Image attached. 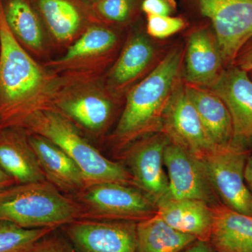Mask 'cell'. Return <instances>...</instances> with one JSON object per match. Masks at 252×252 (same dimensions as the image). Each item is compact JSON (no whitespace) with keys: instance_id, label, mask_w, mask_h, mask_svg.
Returning a JSON list of instances; mask_svg holds the SVG:
<instances>
[{"instance_id":"f1b7e54d","label":"cell","mask_w":252,"mask_h":252,"mask_svg":"<svg viewBox=\"0 0 252 252\" xmlns=\"http://www.w3.org/2000/svg\"><path fill=\"white\" fill-rule=\"evenodd\" d=\"M146 14L170 16L175 11V0H144L141 5Z\"/></svg>"},{"instance_id":"3957f363","label":"cell","mask_w":252,"mask_h":252,"mask_svg":"<svg viewBox=\"0 0 252 252\" xmlns=\"http://www.w3.org/2000/svg\"><path fill=\"white\" fill-rule=\"evenodd\" d=\"M22 127L28 133L42 136L62 149L81 169L88 187L104 182L133 186L130 172L125 167L102 155L77 126L56 109L35 113Z\"/></svg>"},{"instance_id":"836d02e7","label":"cell","mask_w":252,"mask_h":252,"mask_svg":"<svg viewBox=\"0 0 252 252\" xmlns=\"http://www.w3.org/2000/svg\"><path fill=\"white\" fill-rule=\"evenodd\" d=\"M90 1L92 4H94V3L97 2V1H99V0H90Z\"/></svg>"},{"instance_id":"30bf717a","label":"cell","mask_w":252,"mask_h":252,"mask_svg":"<svg viewBox=\"0 0 252 252\" xmlns=\"http://www.w3.org/2000/svg\"><path fill=\"white\" fill-rule=\"evenodd\" d=\"M212 22L225 67L231 65L252 38V0H198Z\"/></svg>"},{"instance_id":"1f68e13d","label":"cell","mask_w":252,"mask_h":252,"mask_svg":"<svg viewBox=\"0 0 252 252\" xmlns=\"http://www.w3.org/2000/svg\"><path fill=\"white\" fill-rule=\"evenodd\" d=\"M15 185L14 180L0 166V192Z\"/></svg>"},{"instance_id":"7c38bea8","label":"cell","mask_w":252,"mask_h":252,"mask_svg":"<svg viewBox=\"0 0 252 252\" xmlns=\"http://www.w3.org/2000/svg\"><path fill=\"white\" fill-rule=\"evenodd\" d=\"M170 142L162 132L145 136L124 149L133 186L157 204L168 193V177L164 170V152Z\"/></svg>"},{"instance_id":"d590c367","label":"cell","mask_w":252,"mask_h":252,"mask_svg":"<svg viewBox=\"0 0 252 252\" xmlns=\"http://www.w3.org/2000/svg\"><path fill=\"white\" fill-rule=\"evenodd\" d=\"M249 73H250V74H251V75H252V72H249Z\"/></svg>"},{"instance_id":"7402d4cb","label":"cell","mask_w":252,"mask_h":252,"mask_svg":"<svg viewBox=\"0 0 252 252\" xmlns=\"http://www.w3.org/2000/svg\"><path fill=\"white\" fill-rule=\"evenodd\" d=\"M210 242L217 252H252V216L222 203L212 207Z\"/></svg>"},{"instance_id":"d6a6232c","label":"cell","mask_w":252,"mask_h":252,"mask_svg":"<svg viewBox=\"0 0 252 252\" xmlns=\"http://www.w3.org/2000/svg\"><path fill=\"white\" fill-rule=\"evenodd\" d=\"M245 180L252 191V155H249L245 170Z\"/></svg>"},{"instance_id":"2e32d148","label":"cell","mask_w":252,"mask_h":252,"mask_svg":"<svg viewBox=\"0 0 252 252\" xmlns=\"http://www.w3.org/2000/svg\"><path fill=\"white\" fill-rule=\"evenodd\" d=\"M208 89L222 99L229 111L233 144L246 148L252 144V79L249 72L231 64Z\"/></svg>"},{"instance_id":"277c9868","label":"cell","mask_w":252,"mask_h":252,"mask_svg":"<svg viewBox=\"0 0 252 252\" xmlns=\"http://www.w3.org/2000/svg\"><path fill=\"white\" fill-rule=\"evenodd\" d=\"M80 219L77 201L46 180L15 185L0 192V220L22 228H61Z\"/></svg>"},{"instance_id":"6da1fadb","label":"cell","mask_w":252,"mask_h":252,"mask_svg":"<svg viewBox=\"0 0 252 252\" xmlns=\"http://www.w3.org/2000/svg\"><path fill=\"white\" fill-rule=\"evenodd\" d=\"M66 81L40 64L13 35L0 0V122L23 127L33 114L54 109Z\"/></svg>"},{"instance_id":"8fae6325","label":"cell","mask_w":252,"mask_h":252,"mask_svg":"<svg viewBox=\"0 0 252 252\" xmlns=\"http://www.w3.org/2000/svg\"><path fill=\"white\" fill-rule=\"evenodd\" d=\"M164 55L148 34L135 32L104 76V85L121 99L157 67Z\"/></svg>"},{"instance_id":"f546056e","label":"cell","mask_w":252,"mask_h":252,"mask_svg":"<svg viewBox=\"0 0 252 252\" xmlns=\"http://www.w3.org/2000/svg\"><path fill=\"white\" fill-rule=\"evenodd\" d=\"M232 64L246 72H252V38L242 48Z\"/></svg>"},{"instance_id":"e575fe53","label":"cell","mask_w":252,"mask_h":252,"mask_svg":"<svg viewBox=\"0 0 252 252\" xmlns=\"http://www.w3.org/2000/svg\"><path fill=\"white\" fill-rule=\"evenodd\" d=\"M1 122H0V130H1Z\"/></svg>"},{"instance_id":"9a60e30c","label":"cell","mask_w":252,"mask_h":252,"mask_svg":"<svg viewBox=\"0 0 252 252\" xmlns=\"http://www.w3.org/2000/svg\"><path fill=\"white\" fill-rule=\"evenodd\" d=\"M164 165L169 182L166 198L202 200L211 207L220 203L202 160L170 142L164 152Z\"/></svg>"},{"instance_id":"cb8c5ba5","label":"cell","mask_w":252,"mask_h":252,"mask_svg":"<svg viewBox=\"0 0 252 252\" xmlns=\"http://www.w3.org/2000/svg\"><path fill=\"white\" fill-rule=\"evenodd\" d=\"M196 240L174 229L157 215L137 223V252H182Z\"/></svg>"},{"instance_id":"7a4b0ae2","label":"cell","mask_w":252,"mask_h":252,"mask_svg":"<svg viewBox=\"0 0 252 252\" xmlns=\"http://www.w3.org/2000/svg\"><path fill=\"white\" fill-rule=\"evenodd\" d=\"M185 54L183 46L172 47L126 94L125 107L111 136L114 148L124 151L142 137L161 132L164 112L182 78Z\"/></svg>"},{"instance_id":"ac0fdd59","label":"cell","mask_w":252,"mask_h":252,"mask_svg":"<svg viewBox=\"0 0 252 252\" xmlns=\"http://www.w3.org/2000/svg\"><path fill=\"white\" fill-rule=\"evenodd\" d=\"M29 142L45 180L60 191L72 196L88 187L77 164L59 146L36 134H29Z\"/></svg>"},{"instance_id":"484cf974","label":"cell","mask_w":252,"mask_h":252,"mask_svg":"<svg viewBox=\"0 0 252 252\" xmlns=\"http://www.w3.org/2000/svg\"><path fill=\"white\" fill-rule=\"evenodd\" d=\"M93 6L100 22L110 26L130 21L135 11L136 0H99Z\"/></svg>"},{"instance_id":"5b68a950","label":"cell","mask_w":252,"mask_h":252,"mask_svg":"<svg viewBox=\"0 0 252 252\" xmlns=\"http://www.w3.org/2000/svg\"><path fill=\"white\" fill-rule=\"evenodd\" d=\"M121 39L111 26H91L66 49L62 56L44 65L71 84L99 80L117 58Z\"/></svg>"},{"instance_id":"ffe728a7","label":"cell","mask_w":252,"mask_h":252,"mask_svg":"<svg viewBox=\"0 0 252 252\" xmlns=\"http://www.w3.org/2000/svg\"><path fill=\"white\" fill-rule=\"evenodd\" d=\"M2 6L5 19L18 42L34 59H46L51 42L31 0H2Z\"/></svg>"},{"instance_id":"d6986e66","label":"cell","mask_w":252,"mask_h":252,"mask_svg":"<svg viewBox=\"0 0 252 252\" xmlns=\"http://www.w3.org/2000/svg\"><path fill=\"white\" fill-rule=\"evenodd\" d=\"M0 166L16 185L44 181V173L22 127L0 130Z\"/></svg>"},{"instance_id":"d4e9b609","label":"cell","mask_w":252,"mask_h":252,"mask_svg":"<svg viewBox=\"0 0 252 252\" xmlns=\"http://www.w3.org/2000/svg\"><path fill=\"white\" fill-rule=\"evenodd\" d=\"M56 229H29L0 220V252H29L38 240Z\"/></svg>"},{"instance_id":"9c48e42d","label":"cell","mask_w":252,"mask_h":252,"mask_svg":"<svg viewBox=\"0 0 252 252\" xmlns=\"http://www.w3.org/2000/svg\"><path fill=\"white\" fill-rule=\"evenodd\" d=\"M161 132L170 142L200 160L220 148L205 130L183 78L175 86L164 112Z\"/></svg>"},{"instance_id":"e0dca14e","label":"cell","mask_w":252,"mask_h":252,"mask_svg":"<svg viewBox=\"0 0 252 252\" xmlns=\"http://www.w3.org/2000/svg\"><path fill=\"white\" fill-rule=\"evenodd\" d=\"M225 68L215 34L206 27L193 30L185 48L182 78L186 84L210 89Z\"/></svg>"},{"instance_id":"8992f818","label":"cell","mask_w":252,"mask_h":252,"mask_svg":"<svg viewBox=\"0 0 252 252\" xmlns=\"http://www.w3.org/2000/svg\"><path fill=\"white\" fill-rule=\"evenodd\" d=\"M81 209V219L139 222L156 215L157 204L135 186L104 182L72 195ZM80 219V220H81Z\"/></svg>"},{"instance_id":"83f0119b","label":"cell","mask_w":252,"mask_h":252,"mask_svg":"<svg viewBox=\"0 0 252 252\" xmlns=\"http://www.w3.org/2000/svg\"><path fill=\"white\" fill-rule=\"evenodd\" d=\"M59 228L53 230L34 244L29 252H77Z\"/></svg>"},{"instance_id":"4316f807","label":"cell","mask_w":252,"mask_h":252,"mask_svg":"<svg viewBox=\"0 0 252 252\" xmlns=\"http://www.w3.org/2000/svg\"><path fill=\"white\" fill-rule=\"evenodd\" d=\"M186 27L183 18L170 16H147V34L151 38L165 39Z\"/></svg>"},{"instance_id":"603a6c76","label":"cell","mask_w":252,"mask_h":252,"mask_svg":"<svg viewBox=\"0 0 252 252\" xmlns=\"http://www.w3.org/2000/svg\"><path fill=\"white\" fill-rule=\"evenodd\" d=\"M185 86L187 94L214 143L219 147L232 145L233 122L224 102L210 89L186 83Z\"/></svg>"},{"instance_id":"52a82bcc","label":"cell","mask_w":252,"mask_h":252,"mask_svg":"<svg viewBox=\"0 0 252 252\" xmlns=\"http://www.w3.org/2000/svg\"><path fill=\"white\" fill-rule=\"evenodd\" d=\"M118 100L99 79L66 86L60 93L54 109L78 128L98 135L110 124Z\"/></svg>"},{"instance_id":"44dd1931","label":"cell","mask_w":252,"mask_h":252,"mask_svg":"<svg viewBox=\"0 0 252 252\" xmlns=\"http://www.w3.org/2000/svg\"><path fill=\"white\" fill-rule=\"evenodd\" d=\"M156 215L181 233L210 242L213 213L212 207L205 202L166 198L157 204Z\"/></svg>"},{"instance_id":"4fadbf2b","label":"cell","mask_w":252,"mask_h":252,"mask_svg":"<svg viewBox=\"0 0 252 252\" xmlns=\"http://www.w3.org/2000/svg\"><path fill=\"white\" fill-rule=\"evenodd\" d=\"M60 229L77 252H137V222L81 219Z\"/></svg>"},{"instance_id":"4dcf8cb0","label":"cell","mask_w":252,"mask_h":252,"mask_svg":"<svg viewBox=\"0 0 252 252\" xmlns=\"http://www.w3.org/2000/svg\"><path fill=\"white\" fill-rule=\"evenodd\" d=\"M182 252H217L209 241L195 240Z\"/></svg>"},{"instance_id":"ba28073f","label":"cell","mask_w":252,"mask_h":252,"mask_svg":"<svg viewBox=\"0 0 252 252\" xmlns=\"http://www.w3.org/2000/svg\"><path fill=\"white\" fill-rule=\"evenodd\" d=\"M248 157L246 148L232 144L220 147L202 161L220 203L252 216V191L245 177Z\"/></svg>"},{"instance_id":"5bb4252c","label":"cell","mask_w":252,"mask_h":252,"mask_svg":"<svg viewBox=\"0 0 252 252\" xmlns=\"http://www.w3.org/2000/svg\"><path fill=\"white\" fill-rule=\"evenodd\" d=\"M31 1L44 23L51 45L64 51L88 28L101 23L90 0Z\"/></svg>"}]
</instances>
